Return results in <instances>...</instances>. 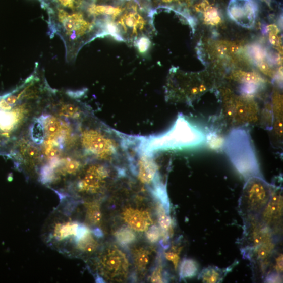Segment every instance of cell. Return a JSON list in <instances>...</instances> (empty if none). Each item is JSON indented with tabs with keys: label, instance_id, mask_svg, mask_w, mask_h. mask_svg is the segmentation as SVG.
<instances>
[{
	"label": "cell",
	"instance_id": "cell-4",
	"mask_svg": "<svg viewBox=\"0 0 283 283\" xmlns=\"http://www.w3.org/2000/svg\"><path fill=\"white\" fill-rule=\"evenodd\" d=\"M139 149L154 154L158 151L195 149L206 142V134L180 114L166 132L147 138H137Z\"/></svg>",
	"mask_w": 283,
	"mask_h": 283
},
{
	"label": "cell",
	"instance_id": "cell-17",
	"mask_svg": "<svg viewBox=\"0 0 283 283\" xmlns=\"http://www.w3.org/2000/svg\"><path fill=\"white\" fill-rule=\"evenodd\" d=\"M121 216L131 229L137 232L147 231L153 223L151 213L149 211L137 208H126Z\"/></svg>",
	"mask_w": 283,
	"mask_h": 283
},
{
	"label": "cell",
	"instance_id": "cell-2",
	"mask_svg": "<svg viewBox=\"0 0 283 283\" xmlns=\"http://www.w3.org/2000/svg\"><path fill=\"white\" fill-rule=\"evenodd\" d=\"M49 16L50 36L59 35L65 47L67 62L74 61L85 45L98 37L107 36L104 21L86 11H72L52 5L43 6Z\"/></svg>",
	"mask_w": 283,
	"mask_h": 283
},
{
	"label": "cell",
	"instance_id": "cell-37",
	"mask_svg": "<svg viewBox=\"0 0 283 283\" xmlns=\"http://www.w3.org/2000/svg\"><path fill=\"white\" fill-rule=\"evenodd\" d=\"M257 65L260 70L264 74L271 77L273 76V72L270 68V66L266 62L263 61L258 63Z\"/></svg>",
	"mask_w": 283,
	"mask_h": 283
},
{
	"label": "cell",
	"instance_id": "cell-6",
	"mask_svg": "<svg viewBox=\"0 0 283 283\" xmlns=\"http://www.w3.org/2000/svg\"><path fill=\"white\" fill-rule=\"evenodd\" d=\"M225 152L236 169L245 179L261 177L257 155L249 133L245 130H232L224 143Z\"/></svg>",
	"mask_w": 283,
	"mask_h": 283
},
{
	"label": "cell",
	"instance_id": "cell-44",
	"mask_svg": "<svg viewBox=\"0 0 283 283\" xmlns=\"http://www.w3.org/2000/svg\"><path fill=\"white\" fill-rule=\"evenodd\" d=\"M262 1L265 2L268 4H269V3H270V0H262Z\"/></svg>",
	"mask_w": 283,
	"mask_h": 283
},
{
	"label": "cell",
	"instance_id": "cell-27",
	"mask_svg": "<svg viewBox=\"0 0 283 283\" xmlns=\"http://www.w3.org/2000/svg\"><path fill=\"white\" fill-rule=\"evenodd\" d=\"M248 55L256 63L264 61L267 58V51L259 44H252L247 49Z\"/></svg>",
	"mask_w": 283,
	"mask_h": 283
},
{
	"label": "cell",
	"instance_id": "cell-10",
	"mask_svg": "<svg viewBox=\"0 0 283 283\" xmlns=\"http://www.w3.org/2000/svg\"><path fill=\"white\" fill-rule=\"evenodd\" d=\"M7 155L30 174L37 173V171L44 165L41 149L31 140L27 130L10 144Z\"/></svg>",
	"mask_w": 283,
	"mask_h": 283
},
{
	"label": "cell",
	"instance_id": "cell-5",
	"mask_svg": "<svg viewBox=\"0 0 283 283\" xmlns=\"http://www.w3.org/2000/svg\"><path fill=\"white\" fill-rule=\"evenodd\" d=\"M155 10L145 12L135 6L127 9L123 8L118 16L105 20L107 35L130 44L142 36L150 37L155 32Z\"/></svg>",
	"mask_w": 283,
	"mask_h": 283
},
{
	"label": "cell",
	"instance_id": "cell-16",
	"mask_svg": "<svg viewBox=\"0 0 283 283\" xmlns=\"http://www.w3.org/2000/svg\"><path fill=\"white\" fill-rule=\"evenodd\" d=\"M80 224L66 219L58 220L51 225L49 239L55 244H66L70 239L75 240Z\"/></svg>",
	"mask_w": 283,
	"mask_h": 283
},
{
	"label": "cell",
	"instance_id": "cell-12",
	"mask_svg": "<svg viewBox=\"0 0 283 283\" xmlns=\"http://www.w3.org/2000/svg\"><path fill=\"white\" fill-rule=\"evenodd\" d=\"M271 186L261 177L248 179L240 199L241 209L248 214L263 211L271 198Z\"/></svg>",
	"mask_w": 283,
	"mask_h": 283
},
{
	"label": "cell",
	"instance_id": "cell-14",
	"mask_svg": "<svg viewBox=\"0 0 283 283\" xmlns=\"http://www.w3.org/2000/svg\"><path fill=\"white\" fill-rule=\"evenodd\" d=\"M251 98H234L225 101V113L235 125L253 124L259 119V109Z\"/></svg>",
	"mask_w": 283,
	"mask_h": 283
},
{
	"label": "cell",
	"instance_id": "cell-41",
	"mask_svg": "<svg viewBox=\"0 0 283 283\" xmlns=\"http://www.w3.org/2000/svg\"><path fill=\"white\" fill-rule=\"evenodd\" d=\"M280 277L277 274H272L267 278V282H280Z\"/></svg>",
	"mask_w": 283,
	"mask_h": 283
},
{
	"label": "cell",
	"instance_id": "cell-32",
	"mask_svg": "<svg viewBox=\"0 0 283 283\" xmlns=\"http://www.w3.org/2000/svg\"><path fill=\"white\" fill-rule=\"evenodd\" d=\"M133 44L138 51L141 53H145L149 50L151 45V41L150 37L149 36H142L133 42Z\"/></svg>",
	"mask_w": 283,
	"mask_h": 283
},
{
	"label": "cell",
	"instance_id": "cell-22",
	"mask_svg": "<svg viewBox=\"0 0 283 283\" xmlns=\"http://www.w3.org/2000/svg\"><path fill=\"white\" fill-rule=\"evenodd\" d=\"M281 96L278 94H275L272 106L274 121L273 127L275 133L279 138L282 137V107Z\"/></svg>",
	"mask_w": 283,
	"mask_h": 283
},
{
	"label": "cell",
	"instance_id": "cell-39",
	"mask_svg": "<svg viewBox=\"0 0 283 283\" xmlns=\"http://www.w3.org/2000/svg\"><path fill=\"white\" fill-rule=\"evenodd\" d=\"M265 29L266 32H268L269 35H277L279 32L277 26L274 24L269 25Z\"/></svg>",
	"mask_w": 283,
	"mask_h": 283
},
{
	"label": "cell",
	"instance_id": "cell-7",
	"mask_svg": "<svg viewBox=\"0 0 283 283\" xmlns=\"http://www.w3.org/2000/svg\"><path fill=\"white\" fill-rule=\"evenodd\" d=\"M111 164L89 160L73 179L72 186L78 193L93 195L101 193L111 180Z\"/></svg>",
	"mask_w": 283,
	"mask_h": 283
},
{
	"label": "cell",
	"instance_id": "cell-1",
	"mask_svg": "<svg viewBox=\"0 0 283 283\" xmlns=\"http://www.w3.org/2000/svg\"><path fill=\"white\" fill-rule=\"evenodd\" d=\"M39 67L15 90L0 96V136L10 144L45 110L53 90Z\"/></svg>",
	"mask_w": 283,
	"mask_h": 283
},
{
	"label": "cell",
	"instance_id": "cell-42",
	"mask_svg": "<svg viewBox=\"0 0 283 283\" xmlns=\"http://www.w3.org/2000/svg\"><path fill=\"white\" fill-rule=\"evenodd\" d=\"M276 268L277 271L281 272L282 271V256L280 255L276 260Z\"/></svg>",
	"mask_w": 283,
	"mask_h": 283
},
{
	"label": "cell",
	"instance_id": "cell-19",
	"mask_svg": "<svg viewBox=\"0 0 283 283\" xmlns=\"http://www.w3.org/2000/svg\"><path fill=\"white\" fill-rule=\"evenodd\" d=\"M95 237L97 236L93 232L92 233L88 229L83 236L75 240L76 250L84 254H91L95 252L99 247L98 240Z\"/></svg>",
	"mask_w": 283,
	"mask_h": 283
},
{
	"label": "cell",
	"instance_id": "cell-43",
	"mask_svg": "<svg viewBox=\"0 0 283 283\" xmlns=\"http://www.w3.org/2000/svg\"><path fill=\"white\" fill-rule=\"evenodd\" d=\"M160 1L161 2H163V3L167 4V3H171L173 2H176L177 1V0H160Z\"/></svg>",
	"mask_w": 283,
	"mask_h": 283
},
{
	"label": "cell",
	"instance_id": "cell-15",
	"mask_svg": "<svg viewBox=\"0 0 283 283\" xmlns=\"http://www.w3.org/2000/svg\"><path fill=\"white\" fill-rule=\"evenodd\" d=\"M258 6L255 0H230L227 13L238 25L245 28L254 26L258 16Z\"/></svg>",
	"mask_w": 283,
	"mask_h": 283
},
{
	"label": "cell",
	"instance_id": "cell-11",
	"mask_svg": "<svg viewBox=\"0 0 283 283\" xmlns=\"http://www.w3.org/2000/svg\"><path fill=\"white\" fill-rule=\"evenodd\" d=\"M77 94L53 91L45 111L59 118L79 124L91 115L87 106L76 99Z\"/></svg>",
	"mask_w": 283,
	"mask_h": 283
},
{
	"label": "cell",
	"instance_id": "cell-34",
	"mask_svg": "<svg viewBox=\"0 0 283 283\" xmlns=\"http://www.w3.org/2000/svg\"><path fill=\"white\" fill-rule=\"evenodd\" d=\"M146 238L152 243L157 242L160 237L159 229L156 225H152L147 229L146 233Z\"/></svg>",
	"mask_w": 283,
	"mask_h": 283
},
{
	"label": "cell",
	"instance_id": "cell-23",
	"mask_svg": "<svg viewBox=\"0 0 283 283\" xmlns=\"http://www.w3.org/2000/svg\"><path fill=\"white\" fill-rule=\"evenodd\" d=\"M226 271L216 267L209 266L203 269L199 279L204 282H219L222 281Z\"/></svg>",
	"mask_w": 283,
	"mask_h": 283
},
{
	"label": "cell",
	"instance_id": "cell-3",
	"mask_svg": "<svg viewBox=\"0 0 283 283\" xmlns=\"http://www.w3.org/2000/svg\"><path fill=\"white\" fill-rule=\"evenodd\" d=\"M79 146L88 160L114 165L127 160L128 136L110 128L91 115L79 124Z\"/></svg>",
	"mask_w": 283,
	"mask_h": 283
},
{
	"label": "cell",
	"instance_id": "cell-40",
	"mask_svg": "<svg viewBox=\"0 0 283 283\" xmlns=\"http://www.w3.org/2000/svg\"><path fill=\"white\" fill-rule=\"evenodd\" d=\"M269 40L270 43L275 46L280 44V40L277 35H269Z\"/></svg>",
	"mask_w": 283,
	"mask_h": 283
},
{
	"label": "cell",
	"instance_id": "cell-33",
	"mask_svg": "<svg viewBox=\"0 0 283 283\" xmlns=\"http://www.w3.org/2000/svg\"><path fill=\"white\" fill-rule=\"evenodd\" d=\"M259 246L257 251L258 258L261 259L267 258L273 249V245L270 241L266 242Z\"/></svg>",
	"mask_w": 283,
	"mask_h": 283
},
{
	"label": "cell",
	"instance_id": "cell-29",
	"mask_svg": "<svg viewBox=\"0 0 283 283\" xmlns=\"http://www.w3.org/2000/svg\"><path fill=\"white\" fill-rule=\"evenodd\" d=\"M157 213L158 217L159 224L163 231V233L167 234L171 227V219L168 215V212L161 204L159 205L157 208Z\"/></svg>",
	"mask_w": 283,
	"mask_h": 283
},
{
	"label": "cell",
	"instance_id": "cell-36",
	"mask_svg": "<svg viewBox=\"0 0 283 283\" xmlns=\"http://www.w3.org/2000/svg\"><path fill=\"white\" fill-rule=\"evenodd\" d=\"M165 257L169 261L172 262L175 269H177L180 261L179 253L175 252H169L165 253Z\"/></svg>",
	"mask_w": 283,
	"mask_h": 283
},
{
	"label": "cell",
	"instance_id": "cell-25",
	"mask_svg": "<svg viewBox=\"0 0 283 283\" xmlns=\"http://www.w3.org/2000/svg\"><path fill=\"white\" fill-rule=\"evenodd\" d=\"M198 265L195 261L191 259H184L180 266V277L181 279L191 278L197 273Z\"/></svg>",
	"mask_w": 283,
	"mask_h": 283
},
{
	"label": "cell",
	"instance_id": "cell-31",
	"mask_svg": "<svg viewBox=\"0 0 283 283\" xmlns=\"http://www.w3.org/2000/svg\"><path fill=\"white\" fill-rule=\"evenodd\" d=\"M262 87L253 83H242L239 92L242 95L251 98L259 92Z\"/></svg>",
	"mask_w": 283,
	"mask_h": 283
},
{
	"label": "cell",
	"instance_id": "cell-30",
	"mask_svg": "<svg viewBox=\"0 0 283 283\" xmlns=\"http://www.w3.org/2000/svg\"><path fill=\"white\" fill-rule=\"evenodd\" d=\"M206 142L211 149L220 150L224 145V141L219 135L214 131H210L206 134Z\"/></svg>",
	"mask_w": 283,
	"mask_h": 283
},
{
	"label": "cell",
	"instance_id": "cell-8",
	"mask_svg": "<svg viewBox=\"0 0 283 283\" xmlns=\"http://www.w3.org/2000/svg\"><path fill=\"white\" fill-rule=\"evenodd\" d=\"M193 75L183 72L176 68L170 71L165 86V98L167 102H184L188 104L207 90Z\"/></svg>",
	"mask_w": 283,
	"mask_h": 283
},
{
	"label": "cell",
	"instance_id": "cell-28",
	"mask_svg": "<svg viewBox=\"0 0 283 283\" xmlns=\"http://www.w3.org/2000/svg\"><path fill=\"white\" fill-rule=\"evenodd\" d=\"M204 11L206 23L215 26L221 23V18L217 9L213 7H207Z\"/></svg>",
	"mask_w": 283,
	"mask_h": 283
},
{
	"label": "cell",
	"instance_id": "cell-26",
	"mask_svg": "<svg viewBox=\"0 0 283 283\" xmlns=\"http://www.w3.org/2000/svg\"><path fill=\"white\" fill-rule=\"evenodd\" d=\"M117 240L122 245H128L133 243L136 240V235L131 229L126 227L121 228L115 234Z\"/></svg>",
	"mask_w": 283,
	"mask_h": 283
},
{
	"label": "cell",
	"instance_id": "cell-9",
	"mask_svg": "<svg viewBox=\"0 0 283 283\" xmlns=\"http://www.w3.org/2000/svg\"><path fill=\"white\" fill-rule=\"evenodd\" d=\"M86 159L82 154L75 153L51 160L42 169L40 178L52 186L73 181L88 161Z\"/></svg>",
	"mask_w": 283,
	"mask_h": 283
},
{
	"label": "cell",
	"instance_id": "cell-38",
	"mask_svg": "<svg viewBox=\"0 0 283 283\" xmlns=\"http://www.w3.org/2000/svg\"><path fill=\"white\" fill-rule=\"evenodd\" d=\"M8 150V142L2 136H0V155H7Z\"/></svg>",
	"mask_w": 283,
	"mask_h": 283
},
{
	"label": "cell",
	"instance_id": "cell-21",
	"mask_svg": "<svg viewBox=\"0 0 283 283\" xmlns=\"http://www.w3.org/2000/svg\"><path fill=\"white\" fill-rule=\"evenodd\" d=\"M84 206L87 221L93 226L100 225L102 219L100 201L96 199L87 201L85 202Z\"/></svg>",
	"mask_w": 283,
	"mask_h": 283
},
{
	"label": "cell",
	"instance_id": "cell-24",
	"mask_svg": "<svg viewBox=\"0 0 283 283\" xmlns=\"http://www.w3.org/2000/svg\"><path fill=\"white\" fill-rule=\"evenodd\" d=\"M234 78L242 83H253L264 86L265 80L259 74L239 71L234 74Z\"/></svg>",
	"mask_w": 283,
	"mask_h": 283
},
{
	"label": "cell",
	"instance_id": "cell-35",
	"mask_svg": "<svg viewBox=\"0 0 283 283\" xmlns=\"http://www.w3.org/2000/svg\"><path fill=\"white\" fill-rule=\"evenodd\" d=\"M150 280L152 282H164L163 268L160 265H158L152 273Z\"/></svg>",
	"mask_w": 283,
	"mask_h": 283
},
{
	"label": "cell",
	"instance_id": "cell-18",
	"mask_svg": "<svg viewBox=\"0 0 283 283\" xmlns=\"http://www.w3.org/2000/svg\"><path fill=\"white\" fill-rule=\"evenodd\" d=\"M282 199L280 194L271 197L263 210V220L265 223H272L279 218L282 214Z\"/></svg>",
	"mask_w": 283,
	"mask_h": 283
},
{
	"label": "cell",
	"instance_id": "cell-13",
	"mask_svg": "<svg viewBox=\"0 0 283 283\" xmlns=\"http://www.w3.org/2000/svg\"><path fill=\"white\" fill-rule=\"evenodd\" d=\"M129 265L125 253L115 246L106 248L101 254L99 262L101 274L111 280L126 278L129 271Z\"/></svg>",
	"mask_w": 283,
	"mask_h": 283
},
{
	"label": "cell",
	"instance_id": "cell-20",
	"mask_svg": "<svg viewBox=\"0 0 283 283\" xmlns=\"http://www.w3.org/2000/svg\"><path fill=\"white\" fill-rule=\"evenodd\" d=\"M133 263L137 271L144 273L149 267L152 258V251L149 249L143 247H137L132 251Z\"/></svg>",
	"mask_w": 283,
	"mask_h": 283
}]
</instances>
